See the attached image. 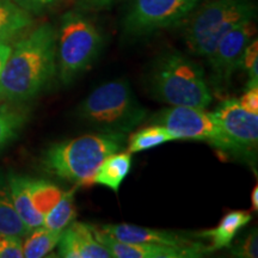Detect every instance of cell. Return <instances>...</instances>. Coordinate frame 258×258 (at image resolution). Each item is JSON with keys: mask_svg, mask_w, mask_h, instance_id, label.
<instances>
[{"mask_svg": "<svg viewBox=\"0 0 258 258\" xmlns=\"http://www.w3.org/2000/svg\"><path fill=\"white\" fill-rule=\"evenodd\" d=\"M56 72V30L42 24L19 40L0 76V99L22 103L36 97Z\"/></svg>", "mask_w": 258, "mask_h": 258, "instance_id": "1", "label": "cell"}, {"mask_svg": "<svg viewBox=\"0 0 258 258\" xmlns=\"http://www.w3.org/2000/svg\"><path fill=\"white\" fill-rule=\"evenodd\" d=\"M147 83L154 98L171 106L205 110L213 101L202 67L179 51H166L158 57Z\"/></svg>", "mask_w": 258, "mask_h": 258, "instance_id": "2", "label": "cell"}, {"mask_svg": "<svg viewBox=\"0 0 258 258\" xmlns=\"http://www.w3.org/2000/svg\"><path fill=\"white\" fill-rule=\"evenodd\" d=\"M125 137L98 133L54 144L44 153V169L62 179L90 185L103 160L124 146Z\"/></svg>", "mask_w": 258, "mask_h": 258, "instance_id": "3", "label": "cell"}, {"mask_svg": "<svg viewBox=\"0 0 258 258\" xmlns=\"http://www.w3.org/2000/svg\"><path fill=\"white\" fill-rule=\"evenodd\" d=\"M77 114L84 123L99 133L122 135L143 123L147 115L125 80L98 86L80 103Z\"/></svg>", "mask_w": 258, "mask_h": 258, "instance_id": "4", "label": "cell"}, {"mask_svg": "<svg viewBox=\"0 0 258 258\" xmlns=\"http://www.w3.org/2000/svg\"><path fill=\"white\" fill-rule=\"evenodd\" d=\"M191 14L184 28L185 46L195 55L208 57L226 32L252 21L254 6L250 0H211Z\"/></svg>", "mask_w": 258, "mask_h": 258, "instance_id": "5", "label": "cell"}, {"mask_svg": "<svg viewBox=\"0 0 258 258\" xmlns=\"http://www.w3.org/2000/svg\"><path fill=\"white\" fill-rule=\"evenodd\" d=\"M102 35L82 10L67 11L56 32V55L61 83L70 85L98 55Z\"/></svg>", "mask_w": 258, "mask_h": 258, "instance_id": "6", "label": "cell"}, {"mask_svg": "<svg viewBox=\"0 0 258 258\" xmlns=\"http://www.w3.org/2000/svg\"><path fill=\"white\" fill-rule=\"evenodd\" d=\"M152 123L164 125L177 140L207 143L227 152H243L222 131L213 112L189 106H171L153 117Z\"/></svg>", "mask_w": 258, "mask_h": 258, "instance_id": "7", "label": "cell"}, {"mask_svg": "<svg viewBox=\"0 0 258 258\" xmlns=\"http://www.w3.org/2000/svg\"><path fill=\"white\" fill-rule=\"evenodd\" d=\"M202 0H134L123 27L129 36H145L175 27L198 8Z\"/></svg>", "mask_w": 258, "mask_h": 258, "instance_id": "8", "label": "cell"}, {"mask_svg": "<svg viewBox=\"0 0 258 258\" xmlns=\"http://www.w3.org/2000/svg\"><path fill=\"white\" fill-rule=\"evenodd\" d=\"M254 34L252 21L244 22L226 32L207 59L212 70V84L218 90H224L239 69L240 59L247 43Z\"/></svg>", "mask_w": 258, "mask_h": 258, "instance_id": "9", "label": "cell"}, {"mask_svg": "<svg viewBox=\"0 0 258 258\" xmlns=\"http://www.w3.org/2000/svg\"><path fill=\"white\" fill-rule=\"evenodd\" d=\"M222 131L241 151L252 150L258 143V114L241 106L235 98L226 99L213 112Z\"/></svg>", "mask_w": 258, "mask_h": 258, "instance_id": "10", "label": "cell"}, {"mask_svg": "<svg viewBox=\"0 0 258 258\" xmlns=\"http://www.w3.org/2000/svg\"><path fill=\"white\" fill-rule=\"evenodd\" d=\"M96 235L106 249L110 251L111 257L116 258H190L201 257L208 249L201 244L195 246L177 247L157 244H134L116 240L96 228Z\"/></svg>", "mask_w": 258, "mask_h": 258, "instance_id": "11", "label": "cell"}, {"mask_svg": "<svg viewBox=\"0 0 258 258\" xmlns=\"http://www.w3.org/2000/svg\"><path fill=\"white\" fill-rule=\"evenodd\" d=\"M59 256L63 258H110V251L98 240L96 227L84 222H72L61 234Z\"/></svg>", "mask_w": 258, "mask_h": 258, "instance_id": "12", "label": "cell"}, {"mask_svg": "<svg viewBox=\"0 0 258 258\" xmlns=\"http://www.w3.org/2000/svg\"><path fill=\"white\" fill-rule=\"evenodd\" d=\"M105 234L110 235L116 240L125 241L134 244H157L167 245V246L186 247L200 245L189 240L184 235H180L175 232L153 230V228L141 227L131 224H111L104 225L99 228Z\"/></svg>", "mask_w": 258, "mask_h": 258, "instance_id": "13", "label": "cell"}, {"mask_svg": "<svg viewBox=\"0 0 258 258\" xmlns=\"http://www.w3.org/2000/svg\"><path fill=\"white\" fill-rule=\"evenodd\" d=\"M8 185L16 212L29 231L43 226L44 217L36 211L29 195L28 177L11 175L9 177Z\"/></svg>", "mask_w": 258, "mask_h": 258, "instance_id": "14", "label": "cell"}, {"mask_svg": "<svg viewBox=\"0 0 258 258\" xmlns=\"http://www.w3.org/2000/svg\"><path fill=\"white\" fill-rule=\"evenodd\" d=\"M132 167V153L116 152L105 158L93 176L92 184H98L117 192Z\"/></svg>", "mask_w": 258, "mask_h": 258, "instance_id": "15", "label": "cell"}, {"mask_svg": "<svg viewBox=\"0 0 258 258\" xmlns=\"http://www.w3.org/2000/svg\"><path fill=\"white\" fill-rule=\"evenodd\" d=\"M251 219L252 215L247 211H232L224 215L217 227L205 231L201 234L202 237L211 239L212 246L208 250L213 251L230 246L238 232L249 224Z\"/></svg>", "mask_w": 258, "mask_h": 258, "instance_id": "16", "label": "cell"}, {"mask_svg": "<svg viewBox=\"0 0 258 258\" xmlns=\"http://www.w3.org/2000/svg\"><path fill=\"white\" fill-rule=\"evenodd\" d=\"M34 19L14 0H0V41L9 42L30 28Z\"/></svg>", "mask_w": 258, "mask_h": 258, "instance_id": "17", "label": "cell"}, {"mask_svg": "<svg viewBox=\"0 0 258 258\" xmlns=\"http://www.w3.org/2000/svg\"><path fill=\"white\" fill-rule=\"evenodd\" d=\"M27 121V109L10 102L0 105V150L18 137Z\"/></svg>", "mask_w": 258, "mask_h": 258, "instance_id": "18", "label": "cell"}, {"mask_svg": "<svg viewBox=\"0 0 258 258\" xmlns=\"http://www.w3.org/2000/svg\"><path fill=\"white\" fill-rule=\"evenodd\" d=\"M62 232L48 230L44 226L29 231L23 241V257L41 258L50 253L59 244Z\"/></svg>", "mask_w": 258, "mask_h": 258, "instance_id": "19", "label": "cell"}, {"mask_svg": "<svg viewBox=\"0 0 258 258\" xmlns=\"http://www.w3.org/2000/svg\"><path fill=\"white\" fill-rule=\"evenodd\" d=\"M77 208L74 205V190L63 191L55 205L44 215L43 226L48 230L62 232L74 221Z\"/></svg>", "mask_w": 258, "mask_h": 258, "instance_id": "20", "label": "cell"}, {"mask_svg": "<svg viewBox=\"0 0 258 258\" xmlns=\"http://www.w3.org/2000/svg\"><path fill=\"white\" fill-rule=\"evenodd\" d=\"M173 140H177V138L171 133L169 129L164 127V125L153 123V125L140 129V131L135 132L134 134L131 135L128 152H144V151L151 150V148L158 147L160 145L170 143V141Z\"/></svg>", "mask_w": 258, "mask_h": 258, "instance_id": "21", "label": "cell"}, {"mask_svg": "<svg viewBox=\"0 0 258 258\" xmlns=\"http://www.w3.org/2000/svg\"><path fill=\"white\" fill-rule=\"evenodd\" d=\"M0 232L24 238L29 228L25 226L12 203L9 185L0 183Z\"/></svg>", "mask_w": 258, "mask_h": 258, "instance_id": "22", "label": "cell"}, {"mask_svg": "<svg viewBox=\"0 0 258 258\" xmlns=\"http://www.w3.org/2000/svg\"><path fill=\"white\" fill-rule=\"evenodd\" d=\"M28 190L32 205L43 217L59 201L63 192L59 186L48 180L31 178H28Z\"/></svg>", "mask_w": 258, "mask_h": 258, "instance_id": "23", "label": "cell"}, {"mask_svg": "<svg viewBox=\"0 0 258 258\" xmlns=\"http://www.w3.org/2000/svg\"><path fill=\"white\" fill-rule=\"evenodd\" d=\"M23 257V240L18 235L0 232V258Z\"/></svg>", "mask_w": 258, "mask_h": 258, "instance_id": "24", "label": "cell"}, {"mask_svg": "<svg viewBox=\"0 0 258 258\" xmlns=\"http://www.w3.org/2000/svg\"><path fill=\"white\" fill-rule=\"evenodd\" d=\"M231 253L235 257L256 258L258 256V235L256 228L235 245Z\"/></svg>", "mask_w": 258, "mask_h": 258, "instance_id": "25", "label": "cell"}, {"mask_svg": "<svg viewBox=\"0 0 258 258\" xmlns=\"http://www.w3.org/2000/svg\"><path fill=\"white\" fill-rule=\"evenodd\" d=\"M22 9L29 14H42L46 10L53 8L62 0H14Z\"/></svg>", "mask_w": 258, "mask_h": 258, "instance_id": "26", "label": "cell"}, {"mask_svg": "<svg viewBox=\"0 0 258 258\" xmlns=\"http://www.w3.org/2000/svg\"><path fill=\"white\" fill-rule=\"evenodd\" d=\"M254 64H258V41L253 40L247 43L246 48L244 49L243 55L240 59L239 69L249 71L252 69Z\"/></svg>", "mask_w": 258, "mask_h": 258, "instance_id": "27", "label": "cell"}, {"mask_svg": "<svg viewBox=\"0 0 258 258\" xmlns=\"http://www.w3.org/2000/svg\"><path fill=\"white\" fill-rule=\"evenodd\" d=\"M238 101L245 110L258 114V88H249Z\"/></svg>", "mask_w": 258, "mask_h": 258, "instance_id": "28", "label": "cell"}, {"mask_svg": "<svg viewBox=\"0 0 258 258\" xmlns=\"http://www.w3.org/2000/svg\"><path fill=\"white\" fill-rule=\"evenodd\" d=\"M117 0H76V4L78 10L82 11H97L109 8Z\"/></svg>", "mask_w": 258, "mask_h": 258, "instance_id": "29", "label": "cell"}, {"mask_svg": "<svg viewBox=\"0 0 258 258\" xmlns=\"http://www.w3.org/2000/svg\"><path fill=\"white\" fill-rule=\"evenodd\" d=\"M11 49L12 46L9 44V42L0 41V76H2L3 69H4L6 60H8L10 53H11Z\"/></svg>", "mask_w": 258, "mask_h": 258, "instance_id": "30", "label": "cell"}, {"mask_svg": "<svg viewBox=\"0 0 258 258\" xmlns=\"http://www.w3.org/2000/svg\"><path fill=\"white\" fill-rule=\"evenodd\" d=\"M251 205H252V208L254 211L258 209V185H256L251 192Z\"/></svg>", "mask_w": 258, "mask_h": 258, "instance_id": "31", "label": "cell"}]
</instances>
